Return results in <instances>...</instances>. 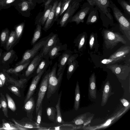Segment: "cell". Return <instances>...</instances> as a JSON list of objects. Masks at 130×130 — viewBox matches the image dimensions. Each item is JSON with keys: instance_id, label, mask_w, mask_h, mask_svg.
I'll return each instance as SVG.
<instances>
[{"instance_id": "obj_43", "label": "cell", "mask_w": 130, "mask_h": 130, "mask_svg": "<svg viewBox=\"0 0 130 130\" xmlns=\"http://www.w3.org/2000/svg\"><path fill=\"white\" fill-rule=\"evenodd\" d=\"M61 5V2L60 1L58 3L56 8L54 19V22L57 21L58 20L60 11Z\"/></svg>"}, {"instance_id": "obj_30", "label": "cell", "mask_w": 130, "mask_h": 130, "mask_svg": "<svg viewBox=\"0 0 130 130\" xmlns=\"http://www.w3.org/2000/svg\"><path fill=\"white\" fill-rule=\"evenodd\" d=\"M30 62V60L23 64L17 66L13 68H10L7 70L6 72L7 73H18L27 67Z\"/></svg>"}, {"instance_id": "obj_6", "label": "cell", "mask_w": 130, "mask_h": 130, "mask_svg": "<svg viewBox=\"0 0 130 130\" xmlns=\"http://www.w3.org/2000/svg\"><path fill=\"white\" fill-rule=\"evenodd\" d=\"M82 0H72L58 23L61 27H65L76 10L79 8Z\"/></svg>"}, {"instance_id": "obj_49", "label": "cell", "mask_w": 130, "mask_h": 130, "mask_svg": "<svg viewBox=\"0 0 130 130\" xmlns=\"http://www.w3.org/2000/svg\"><path fill=\"white\" fill-rule=\"evenodd\" d=\"M0 79L2 81L4 85L6 81V77L4 74L2 73H0Z\"/></svg>"}, {"instance_id": "obj_2", "label": "cell", "mask_w": 130, "mask_h": 130, "mask_svg": "<svg viewBox=\"0 0 130 130\" xmlns=\"http://www.w3.org/2000/svg\"><path fill=\"white\" fill-rule=\"evenodd\" d=\"M57 62H56L48 73L47 97L49 99L57 90L62 80L64 72L61 73L57 78L56 71Z\"/></svg>"}, {"instance_id": "obj_51", "label": "cell", "mask_w": 130, "mask_h": 130, "mask_svg": "<svg viewBox=\"0 0 130 130\" xmlns=\"http://www.w3.org/2000/svg\"><path fill=\"white\" fill-rule=\"evenodd\" d=\"M52 0H48L45 3L44 5V11L50 5L49 4H50Z\"/></svg>"}, {"instance_id": "obj_1", "label": "cell", "mask_w": 130, "mask_h": 130, "mask_svg": "<svg viewBox=\"0 0 130 130\" xmlns=\"http://www.w3.org/2000/svg\"><path fill=\"white\" fill-rule=\"evenodd\" d=\"M110 7L113 15L118 23L120 30L123 33L129 40H130V24L128 20L112 2L110 0Z\"/></svg>"}, {"instance_id": "obj_27", "label": "cell", "mask_w": 130, "mask_h": 130, "mask_svg": "<svg viewBox=\"0 0 130 130\" xmlns=\"http://www.w3.org/2000/svg\"><path fill=\"white\" fill-rule=\"evenodd\" d=\"M21 0H0V10L16 6Z\"/></svg>"}, {"instance_id": "obj_35", "label": "cell", "mask_w": 130, "mask_h": 130, "mask_svg": "<svg viewBox=\"0 0 130 130\" xmlns=\"http://www.w3.org/2000/svg\"><path fill=\"white\" fill-rule=\"evenodd\" d=\"M17 37L15 31H12L7 41L6 48L7 50L10 49L14 44L16 40Z\"/></svg>"}, {"instance_id": "obj_56", "label": "cell", "mask_w": 130, "mask_h": 130, "mask_svg": "<svg viewBox=\"0 0 130 130\" xmlns=\"http://www.w3.org/2000/svg\"><path fill=\"white\" fill-rule=\"evenodd\" d=\"M68 0H63V2H64L66 1H67Z\"/></svg>"}, {"instance_id": "obj_25", "label": "cell", "mask_w": 130, "mask_h": 130, "mask_svg": "<svg viewBox=\"0 0 130 130\" xmlns=\"http://www.w3.org/2000/svg\"><path fill=\"white\" fill-rule=\"evenodd\" d=\"M52 64V60H50L49 58H43L39 63L37 69L35 72L36 73V75L48 67Z\"/></svg>"}, {"instance_id": "obj_19", "label": "cell", "mask_w": 130, "mask_h": 130, "mask_svg": "<svg viewBox=\"0 0 130 130\" xmlns=\"http://www.w3.org/2000/svg\"><path fill=\"white\" fill-rule=\"evenodd\" d=\"M130 51V46H122L111 54L109 58L113 59L122 57L124 56L129 53Z\"/></svg>"}, {"instance_id": "obj_28", "label": "cell", "mask_w": 130, "mask_h": 130, "mask_svg": "<svg viewBox=\"0 0 130 130\" xmlns=\"http://www.w3.org/2000/svg\"><path fill=\"white\" fill-rule=\"evenodd\" d=\"M41 25L37 24L31 41V45L33 46L38 41L41 36Z\"/></svg>"}, {"instance_id": "obj_21", "label": "cell", "mask_w": 130, "mask_h": 130, "mask_svg": "<svg viewBox=\"0 0 130 130\" xmlns=\"http://www.w3.org/2000/svg\"><path fill=\"white\" fill-rule=\"evenodd\" d=\"M89 92L91 97L95 99L96 98V80L95 74L93 73L89 79Z\"/></svg>"}, {"instance_id": "obj_50", "label": "cell", "mask_w": 130, "mask_h": 130, "mask_svg": "<svg viewBox=\"0 0 130 130\" xmlns=\"http://www.w3.org/2000/svg\"><path fill=\"white\" fill-rule=\"evenodd\" d=\"M121 101L124 106L127 107L129 103L126 100L123 99H122Z\"/></svg>"}, {"instance_id": "obj_57", "label": "cell", "mask_w": 130, "mask_h": 130, "mask_svg": "<svg viewBox=\"0 0 130 130\" xmlns=\"http://www.w3.org/2000/svg\"></svg>"}, {"instance_id": "obj_37", "label": "cell", "mask_w": 130, "mask_h": 130, "mask_svg": "<svg viewBox=\"0 0 130 130\" xmlns=\"http://www.w3.org/2000/svg\"><path fill=\"white\" fill-rule=\"evenodd\" d=\"M6 96L7 101L8 108L12 111L14 112L16 109V106L14 101L8 93H6Z\"/></svg>"}, {"instance_id": "obj_39", "label": "cell", "mask_w": 130, "mask_h": 130, "mask_svg": "<svg viewBox=\"0 0 130 130\" xmlns=\"http://www.w3.org/2000/svg\"><path fill=\"white\" fill-rule=\"evenodd\" d=\"M9 30L6 29L2 32L0 35V39L2 43H5L9 38Z\"/></svg>"}, {"instance_id": "obj_16", "label": "cell", "mask_w": 130, "mask_h": 130, "mask_svg": "<svg viewBox=\"0 0 130 130\" xmlns=\"http://www.w3.org/2000/svg\"><path fill=\"white\" fill-rule=\"evenodd\" d=\"M58 3V1H56L53 4L47 19L42 29L45 31L51 28L54 23L55 11Z\"/></svg>"}, {"instance_id": "obj_55", "label": "cell", "mask_w": 130, "mask_h": 130, "mask_svg": "<svg viewBox=\"0 0 130 130\" xmlns=\"http://www.w3.org/2000/svg\"><path fill=\"white\" fill-rule=\"evenodd\" d=\"M2 108V105L1 103H0V109Z\"/></svg>"}, {"instance_id": "obj_18", "label": "cell", "mask_w": 130, "mask_h": 130, "mask_svg": "<svg viewBox=\"0 0 130 130\" xmlns=\"http://www.w3.org/2000/svg\"><path fill=\"white\" fill-rule=\"evenodd\" d=\"M98 10L95 7H93L89 13L86 23L87 24H92L96 22L99 18Z\"/></svg>"}, {"instance_id": "obj_47", "label": "cell", "mask_w": 130, "mask_h": 130, "mask_svg": "<svg viewBox=\"0 0 130 130\" xmlns=\"http://www.w3.org/2000/svg\"><path fill=\"white\" fill-rule=\"evenodd\" d=\"M75 124L77 125L82 124L84 123V121L81 119V117H79L75 118L73 120Z\"/></svg>"}, {"instance_id": "obj_12", "label": "cell", "mask_w": 130, "mask_h": 130, "mask_svg": "<svg viewBox=\"0 0 130 130\" xmlns=\"http://www.w3.org/2000/svg\"><path fill=\"white\" fill-rule=\"evenodd\" d=\"M71 56L70 51L67 50L59 56L57 65L58 68L56 74L57 76H58L62 72H64L68 60Z\"/></svg>"}, {"instance_id": "obj_34", "label": "cell", "mask_w": 130, "mask_h": 130, "mask_svg": "<svg viewBox=\"0 0 130 130\" xmlns=\"http://www.w3.org/2000/svg\"><path fill=\"white\" fill-rule=\"evenodd\" d=\"M0 102L2 105V108L4 116L7 118L9 117L6 100L4 95L2 93H0Z\"/></svg>"}, {"instance_id": "obj_54", "label": "cell", "mask_w": 130, "mask_h": 130, "mask_svg": "<svg viewBox=\"0 0 130 130\" xmlns=\"http://www.w3.org/2000/svg\"><path fill=\"white\" fill-rule=\"evenodd\" d=\"M3 126L2 124H0V130H3Z\"/></svg>"}, {"instance_id": "obj_40", "label": "cell", "mask_w": 130, "mask_h": 130, "mask_svg": "<svg viewBox=\"0 0 130 130\" xmlns=\"http://www.w3.org/2000/svg\"><path fill=\"white\" fill-rule=\"evenodd\" d=\"M123 57L117 58H108L105 59H103L101 61V62L104 64H107L113 63L122 59Z\"/></svg>"}, {"instance_id": "obj_9", "label": "cell", "mask_w": 130, "mask_h": 130, "mask_svg": "<svg viewBox=\"0 0 130 130\" xmlns=\"http://www.w3.org/2000/svg\"><path fill=\"white\" fill-rule=\"evenodd\" d=\"M107 67L120 79L123 78L124 76L126 78L130 71V68L127 66L115 64L108 66Z\"/></svg>"}, {"instance_id": "obj_26", "label": "cell", "mask_w": 130, "mask_h": 130, "mask_svg": "<svg viewBox=\"0 0 130 130\" xmlns=\"http://www.w3.org/2000/svg\"><path fill=\"white\" fill-rule=\"evenodd\" d=\"M2 121L3 129L6 130H28V129L22 127L12 122L8 121L5 119Z\"/></svg>"}, {"instance_id": "obj_31", "label": "cell", "mask_w": 130, "mask_h": 130, "mask_svg": "<svg viewBox=\"0 0 130 130\" xmlns=\"http://www.w3.org/2000/svg\"><path fill=\"white\" fill-rule=\"evenodd\" d=\"M52 6L50 5L47 9L44 11L43 14L40 18L36 24H39L41 26L44 25L47 20L49 15L52 9Z\"/></svg>"}, {"instance_id": "obj_20", "label": "cell", "mask_w": 130, "mask_h": 130, "mask_svg": "<svg viewBox=\"0 0 130 130\" xmlns=\"http://www.w3.org/2000/svg\"><path fill=\"white\" fill-rule=\"evenodd\" d=\"M28 119L24 118L20 120H17L12 118L11 120L14 123L19 126L29 129L36 127V125L28 121Z\"/></svg>"}, {"instance_id": "obj_23", "label": "cell", "mask_w": 130, "mask_h": 130, "mask_svg": "<svg viewBox=\"0 0 130 130\" xmlns=\"http://www.w3.org/2000/svg\"><path fill=\"white\" fill-rule=\"evenodd\" d=\"M6 77V81L19 88H22L24 86V84L27 82L26 78H22L19 80H16L10 76L7 73L4 74Z\"/></svg>"}, {"instance_id": "obj_33", "label": "cell", "mask_w": 130, "mask_h": 130, "mask_svg": "<svg viewBox=\"0 0 130 130\" xmlns=\"http://www.w3.org/2000/svg\"><path fill=\"white\" fill-rule=\"evenodd\" d=\"M46 112L49 119L53 122L55 121L56 117V109L53 107H48L46 109Z\"/></svg>"}, {"instance_id": "obj_8", "label": "cell", "mask_w": 130, "mask_h": 130, "mask_svg": "<svg viewBox=\"0 0 130 130\" xmlns=\"http://www.w3.org/2000/svg\"><path fill=\"white\" fill-rule=\"evenodd\" d=\"M93 7L88 2L85 3L82 6L80 9L72 16L69 22H75L77 25L80 23H84V19Z\"/></svg>"}, {"instance_id": "obj_11", "label": "cell", "mask_w": 130, "mask_h": 130, "mask_svg": "<svg viewBox=\"0 0 130 130\" xmlns=\"http://www.w3.org/2000/svg\"><path fill=\"white\" fill-rule=\"evenodd\" d=\"M43 54L40 50L30 61L25 72V76L28 77L32 74L37 69L39 63L43 58Z\"/></svg>"}, {"instance_id": "obj_24", "label": "cell", "mask_w": 130, "mask_h": 130, "mask_svg": "<svg viewBox=\"0 0 130 130\" xmlns=\"http://www.w3.org/2000/svg\"><path fill=\"white\" fill-rule=\"evenodd\" d=\"M111 90V87L109 81L105 85L103 89L102 100L101 106H104L106 103L109 96Z\"/></svg>"}, {"instance_id": "obj_38", "label": "cell", "mask_w": 130, "mask_h": 130, "mask_svg": "<svg viewBox=\"0 0 130 130\" xmlns=\"http://www.w3.org/2000/svg\"><path fill=\"white\" fill-rule=\"evenodd\" d=\"M25 26V23H22L18 25L15 28V32L17 39L19 38L22 34Z\"/></svg>"}, {"instance_id": "obj_41", "label": "cell", "mask_w": 130, "mask_h": 130, "mask_svg": "<svg viewBox=\"0 0 130 130\" xmlns=\"http://www.w3.org/2000/svg\"><path fill=\"white\" fill-rule=\"evenodd\" d=\"M9 90L17 96L20 97L21 94L19 89L17 86L15 85L9 86L8 87Z\"/></svg>"}, {"instance_id": "obj_14", "label": "cell", "mask_w": 130, "mask_h": 130, "mask_svg": "<svg viewBox=\"0 0 130 130\" xmlns=\"http://www.w3.org/2000/svg\"><path fill=\"white\" fill-rule=\"evenodd\" d=\"M67 44L62 45L59 39L49 52L47 54L48 57L52 60L56 58L61 54L60 52L67 50Z\"/></svg>"}, {"instance_id": "obj_44", "label": "cell", "mask_w": 130, "mask_h": 130, "mask_svg": "<svg viewBox=\"0 0 130 130\" xmlns=\"http://www.w3.org/2000/svg\"><path fill=\"white\" fill-rule=\"evenodd\" d=\"M42 104H41L39 107L37 115V122L38 125L40 124L42 114Z\"/></svg>"}, {"instance_id": "obj_52", "label": "cell", "mask_w": 130, "mask_h": 130, "mask_svg": "<svg viewBox=\"0 0 130 130\" xmlns=\"http://www.w3.org/2000/svg\"><path fill=\"white\" fill-rule=\"evenodd\" d=\"M111 121V119L108 120L106 122L105 125L106 126L108 125L110 123Z\"/></svg>"}, {"instance_id": "obj_22", "label": "cell", "mask_w": 130, "mask_h": 130, "mask_svg": "<svg viewBox=\"0 0 130 130\" xmlns=\"http://www.w3.org/2000/svg\"><path fill=\"white\" fill-rule=\"evenodd\" d=\"M74 57L71 56L69 58L67 62L68 68L67 71V77L69 80L74 71L76 66V63L74 61Z\"/></svg>"}, {"instance_id": "obj_10", "label": "cell", "mask_w": 130, "mask_h": 130, "mask_svg": "<svg viewBox=\"0 0 130 130\" xmlns=\"http://www.w3.org/2000/svg\"><path fill=\"white\" fill-rule=\"evenodd\" d=\"M47 69H45L42 70L36 75L33 78L24 101V104L32 96L39 80L46 70Z\"/></svg>"}, {"instance_id": "obj_48", "label": "cell", "mask_w": 130, "mask_h": 130, "mask_svg": "<svg viewBox=\"0 0 130 130\" xmlns=\"http://www.w3.org/2000/svg\"><path fill=\"white\" fill-rule=\"evenodd\" d=\"M94 37L93 34L90 35L89 41V45L90 49H92L93 47L94 42Z\"/></svg>"}, {"instance_id": "obj_15", "label": "cell", "mask_w": 130, "mask_h": 130, "mask_svg": "<svg viewBox=\"0 0 130 130\" xmlns=\"http://www.w3.org/2000/svg\"><path fill=\"white\" fill-rule=\"evenodd\" d=\"M33 4L31 0H21L15 6V8L22 15L25 16Z\"/></svg>"}, {"instance_id": "obj_17", "label": "cell", "mask_w": 130, "mask_h": 130, "mask_svg": "<svg viewBox=\"0 0 130 130\" xmlns=\"http://www.w3.org/2000/svg\"><path fill=\"white\" fill-rule=\"evenodd\" d=\"M35 107V100L32 96L24 104L23 107V108L26 112L27 117L31 120L32 119V114Z\"/></svg>"}, {"instance_id": "obj_13", "label": "cell", "mask_w": 130, "mask_h": 130, "mask_svg": "<svg viewBox=\"0 0 130 130\" xmlns=\"http://www.w3.org/2000/svg\"><path fill=\"white\" fill-rule=\"evenodd\" d=\"M59 39L57 34H52L47 42L40 50L43 54V58H48L47 54L49 52Z\"/></svg>"}, {"instance_id": "obj_46", "label": "cell", "mask_w": 130, "mask_h": 130, "mask_svg": "<svg viewBox=\"0 0 130 130\" xmlns=\"http://www.w3.org/2000/svg\"><path fill=\"white\" fill-rule=\"evenodd\" d=\"M85 36L83 35L80 38L78 45V50H80L83 46L85 42Z\"/></svg>"}, {"instance_id": "obj_53", "label": "cell", "mask_w": 130, "mask_h": 130, "mask_svg": "<svg viewBox=\"0 0 130 130\" xmlns=\"http://www.w3.org/2000/svg\"><path fill=\"white\" fill-rule=\"evenodd\" d=\"M3 85L2 81L0 79V87H2Z\"/></svg>"}, {"instance_id": "obj_29", "label": "cell", "mask_w": 130, "mask_h": 130, "mask_svg": "<svg viewBox=\"0 0 130 130\" xmlns=\"http://www.w3.org/2000/svg\"><path fill=\"white\" fill-rule=\"evenodd\" d=\"M61 92V91L60 93L58 100L55 106L57 112L56 121L57 123L62 124L64 122L62 118L60 110V103Z\"/></svg>"}, {"instance_id": "obj_42", "label": "cell", "mask_w": 130, "mask_h": 130, "mask_svg": "<svg viewBox=\"0 0 130 130\" xmlns=\"http://www.w3.org/2000/svg\"><path fill=\"white\" fill-rule=\"evenodd\" d=\"M72 0H68L63 2L61 6V8L59 15L61 16L67 10Z\"/></svg>"}, {"instance_id": "obj_3", "label": "cell", "mask_w": 130, "mask_h": 130, "mask_svg": "<svg viewBox=\"0 0 130 130\" xmlns=\"http://www.w3.org/2000/svg\"><path fill=\"white\" fill-rule=\"evenodd\" d=\"M91 6H95L100 12L102 20H113V17L110 11V0H86Z\"/></svg>"}, {"instance_id": "obj_32", "label": "cell", "mask_w": 130, "mask_h": 130, "mask_svg": "<svg viewBox=\"0 0 130 130\" xmlns=\"http://www.w3.org/2000/svg\"><path fill=\"white\" fill-rule=\"evenodd\" d=\"M75 100L74 107L77 110L79 107L80 99V91L78 83L77 82L75 89Z\"/></svg>"}, {"instance_id": "obj_45", "label": "cell", "mask_w": 130, "mask_h": 130, "mask_svg": "<svg viewBox=\"0 0 130 130\" xmlns=\"http://www.w3.org/2000/svg\"><path fill=\"white\" fill-rule=\"evenodd\" d=\"M14 52L13 50H12L7 53L4 55L3 58V60L4 62L8 60L13 55Z\"/></svg>"}, {"instance_id": "obj_5", "label": "cell", "mask_w": 130, "mask_h": 130, "mask_svg": "<svg viewBox=\"0 0 130 130\" xmlns=\"http://www.w3.org/2000/svg\"><path fill=\"white\" fill-rule=\"evenodd\" d=\"M103 36L105 46L108 49H112L119 42L123 44H126V41L119 33L105 30L103 32Z\"/></svg>"}, {"instance_id": "obj_4", "label": "cell", "mask_w": 130, "mask_h": 130, "mask_svg": "<svg viewBox=\"0 0 130 130\" xmlns=\"http://www.w3.org/2000/svg\"><path fill=\"white\" fill-rule=\"evenodd\" d=\"M53 33L51 32L48 36L42 38L33 46L31 49L26 51L23 55L22 59L16 64V66L24 63L33 58L46 43Z\"/></svg>"}, {"instance_id": "obj_7", "label": "cell", "mask_w": 130, "mask_h": 130, "mask_svg": "<svg viewBox=\"0 0 130 130\" xmlns=\"http://www.w3.org/2000/svg\"><path fill=\"white\" fill-rule=\"evenodd\" d=\"M50 68L46 71L44 73V76L41 81L39 87L38 98L36 105V116L40 105L44 98L45 93L47 90L48 86V73L50 70Z\"/></svg>"}, {"instance_id": "obj_36", "label": "cell", "mask_w": 130, "mask_h": 130, "mask_svg": "<svg viewBox=\"0 0 130 130\" xmlns=\"http://www.w3.org/2000/svg\"><path fill=\"white\" fill-rule=\"evenodd\" d=\"M118 3L123 8L125 13L130 16V2L125 0H117Z\"/></svg>"}]
</instances>
